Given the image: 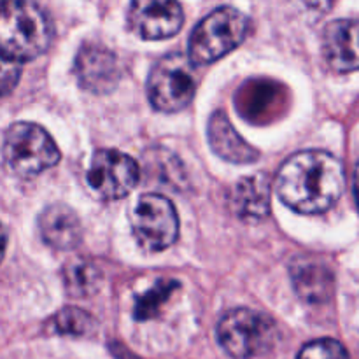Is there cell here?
I'll return each instance as SVG.
<instances>
[{
	"mask_svg": "<svg viewBox=\"0 0 359 359\" xmlns=\"http://www.w3.org/2000/svg\"><path fill=\"white\" fill-rule=\"evenodd\" d=\"M130 221L133 235L147 251H163L177 241V212L170 200L156 193H147L137 200Z\"/></svg>",
	"mask_w": 359,
	"mask_h": 359,
	"instance_id": "obj_7",
	"label": "cell"
},
{
	"mask_svg": "<svg viewBox=\"0 0 359 359\" xmlns=\"http://www.w3.org/2000/svg\"><path fill=\"white\" fill-rule=\"evenodd\" d=\"M6 248H7V233L4 230L2 223H0V263H2L4 255H6Z\"/></svg>",
	"mask_w": 359,
	"mask_h": 359,
	"instance_id": "obj_22",
	"label": "cell"
},
{
	"mask_svg": "<svg viewBox=\"0 0 359 359\" xmlns=\"http://www.w3.org/2000/svg\"><path fill=\"white\" fill-rule=\"evenodd\" d=\"M97 328L95 319L88 312L77 307H67L60 311L53 319V330L60 335L84 337Z\"/></svg>",
	"mask_w": 359,
	"mask_h": 359,
	"instance_id": "obj_19",
	"label": "cell"
},
{
	"mask_svg": "<svg viewBox=\"0 0 359 359\" xmlns=\"http://www.w3.org/2000/svg\"><path fill=\"white\" fill-rule=\"evenodd\" d=\"M354 193H356V202L359 207V163L356 167V172H354Z\"/></svg>",
	"mask_w": 359,
	"mask_h": 359,
	"instance_id": "obj_23",
	"label": "cell"
},
{
	"mask_svg": "<svg viewBox=\"0 0 359 359\" xmlns=\"http://www.w3.org/2000/svg\"><path fill=\"white\" fill-rule=\"evenodd\" d=\"M344 186V167L333 154L302 151L284 161L276 188L290 209L302 214H321L339 202Z\"/></svg>",
	"mask_w": 359,
	"mask_h": 359,
	"instance_id": "obj_1",
	"label": "cell"
},
{
	"mask_svg": "<svg viewBox=\"0 0 359 359\" xmlns=\"http://www.w3.org/2000/svg\"><path fill=\"white\" fill-rule=\"evenodd\" d=\"M249 21L235 7H219L203 18L189 39V63L209 65L233 51L245 39Z\"/></svg>",
	"mask_w": 359,
	"mask_h": 359,
	"instance_id": "obj_3",
	"label": "cell"
},
{
	"mask_svg": "<svg viewBox=\"0 0 359 359\" xmlns=\"http://www.w3.org/2000/svg\"><path fill=\"white\" fill-rule=\"evenodd\" d=\"M74 70L81 86L91 93H109L121 77L118 58L100 42H86L79 49Z\"/></svg>",
	"mask_w": 359,
	"mask_h": 359,
	"instance_id": "obj_9",
	"label": "cell"
},
{
	"mask_svg": "<svg viewBox=\"0 0 359 359\" xmlns=\"http://www.w3.org/2000/svg\"><path fill=\"white\" fill-rule=\"evenodd\" d=\"M291 279L294 291L307 304H323L333 293V273L328 265L312 256H298L291 262Z\"/></svg>",
	"mask_w": 359,
	"mask_h": 359,
	"instance_id": "obj_12",
	"label": "cell"
},
{
	"mask_svg": "<svg viewBox=\"0 0 359 359\" xmlns=\"http://www.w3.org/2000/svg\"><path fill=\"white\" fill-rule=\"evenodd\" d=\"M100 270L86 259H74L63 269V283L72 297H88L100 284Z\"/></svg>",
	"mask_w": 359,
	"mask_h": 359,
	"instance_id": "obj_17",
	"label": "cell"
},
{
	"mask_svg": "<svg viewBox=\"0 0 359 359\" xmlns=\"http://www.w3.org/2000/svg\"><path fill=\"white\" fill-rule=\"evenodd\" d=\"M323 55L337 72L359 70V21L335 20L326 25Z\"/></svg>",
	"mask_w": 359,
	"mask_h": 359,
	"instance_id": "obj_11",
	"label": "cell"
},
{
	"mask_svg": "<svg viewBox=\"0 0 359 359\" xmlns=\"http://www.w3.org/2000/svg\"><path fill=\"white\" fill-rule=\"evenodd\" d=\"M196 83L189 60L170 53L158 60L147 81V95L154 109L161 112H177L191 102Z\"/></svg>",
	"mask_w": 359,
	"mask_h": 359,
	"instance_id": "obj_6",
	"label": "cell"
},
{
	"mask_svg": "<svg viewBox=\"0 0 359 359\" xmlns=\"http://www.w3.org/2000/svg\"><path fill=\"white\" fill-rule=\"evenodd\" d=\"M4 160L20 177H35L60 161L55 140L42 126L14 123L4 137Z\"/></svg>",
	"mask_w": 359,
	"mask_h": 359,
	"instance_id": "obj_5",
	"label": "cell"
},
{
	"mask_svg": "<svg viewBox=\"0 0 359 359\" xmlns=\"http://www.w3.org/2000/svg\"><path fill=\"white\" fill-rule=\"evenodd\" d=\"M128 21L140 37L158 41L177 34L184 14L181 6L170 0H137L130 6Z\"/></svg>",
	"mask_w": 359,
	"mask_h": 359,
	"instance_id": "obj_10",
	"label": "cell"
},
{
	"mask_svg": "<svg viewBox=\"0 0 359 359\" xmlns=\"http://www.w3.org/2000/svg\"><path fill=\"white\" fill-rule=\"evenodd\" d=\"M21 76V63L0 51V97L16 88Z\"/></svg>",
	"mask_w": 359,
	"mask_h": 359,
	"instance_id": "obj_21",
	"label": "cell"
},
{
	"mask_svg": "<svg viewBox=\"0 0 359 359\" xmlns=\"http://www.w3.org/2000/svg\"><path fill=\"white\" fill-rule=\"evenodd\" d=\"M39 231L49 248L69 251L81 242L83 228L77 214L63 203L48 205L39 216Z\"/></svg>",
	"mask_w": 359,
	"mask_h": 359,
	"instance_id": "obj_14",
	"label": "cell"
},
{
	"mask_svg": "<svg viewBox=\"0 0 359 359\" xmlns=\"http://www.w3.org/2000/svg\"><path fill=\"white\" fill-rule=\"evenodd\" d=\"M235 212L245 219H262L270 210V186L266 175L256 174L237 182L231 195Z\"/></svg>",
	"mask_w": 359,
	"mask_h": 359,
	"instance_id": "obj_16",
	"label": "cell"
},
{
	"mask_svg": "<svg viewBox=\"0 0 359 359\" xmlns=\"http://www.w3.org/2000/svg\"><path fill=\"white\" fill-rule=\"evenodd\" d=\"M177 290V280L161 279L160 283H156V286H153L149 291L140 294L135 300V312H133L135 319H139V321H147V319L154 318V316L161 311L165 302L170 298V294Z\"/></svg>",
	"mask_w": 359,
	"mask_h": 359,
	"instance_id": "obj_18",
	"label": "cell"
},
{
	"mask_svg": "<svg viewBox=\"0 0 359 359\" xmlns=\"http://www.w3.org/2000/svg\"><path fill=\"white\" fill-rule=\"evenodd\" d=\"M48 14L34 2L0 0V51L16 62L34 60L51 42Z\"/></svg>",
	"mask_w": 359,
	"mask_h": 359,
	"instance_id": "obj_2",
	"label": "cell"
},
{
	"mask_svg": "<svg viewBox=\"0 0 359 359\" xmlns=\"http://www.w3.org/2000/svg\"><path fill=\"white\" fill-rule=\"evenodd\" d=\"M139 175V165L128 154L116 149H100L91 158L88 182L102 198L118 200L135 188Z\"/></svg>",
	"mask_w": 359,
	"mask_h": 359,
	"instance_id": "obj_8",
	"label": "cell"
},
{
	"mask_svg": "<svg viewBox=\"0 0 359 359\" xmlns=\"http://www.w3.org/2000/svg\"><path fill=\"white\" fill-rule=\"evenodd\" d=\"M209 142L210 147L231 163H252L259 158L258 151L249 146L237 130L231 126L230 119L221 111L214 112L209 121Z\"/></svg>",
	"mask_w": 359,
	"mask_h": 359,
	"instance_id": "obj_15",
	"label": "cell"
},
{
	"mask_svg": "<svg viewBox=\"0 0 359 359\" xmlns=\"http://www.w3.org/2000/svg\"><path fill=\"white\" fill-rule=\"evenodd\" d=\"M297 359H351L346 347L332 339L314 340L300 351Z\"/></svg>",
	"mask_w": 359,
	"mask_h": 359,
	"instance_id": "obj_20",
	"label": "cell"
},
{
	"mask_svg": "<svg viewBox=\"0 0 359 359\" xmlns=\"http://www.w3.org/2000/svg\"><path fill=\"white\" fill-rule=\"evenodd\" d=\"M284 90L273 81H251L238 91L237 107L248 121L269 123L283 111Z\"/></svg>",
	"mask_w": 359,
	"mask_h": 359,
	"instance_id": "obj_13",
	"label": "cell"
},
{
	"mask_svg": "<svg viewBox=\"0 0 359 359\" xmlns=\"http://www.w3.org/2000/svg\"><path fill=\"white\" fill-rule=\"evenodd\" d=\"M217 340L230 356L249 359L276 346L277 326L269 316L252 309H233L221 318Z\"/></svg>",
	"mask_w": 359,
	"mask_h": 359,
	"instance_id": "obj_4",
	"label": "cell"
}]
</instances>
